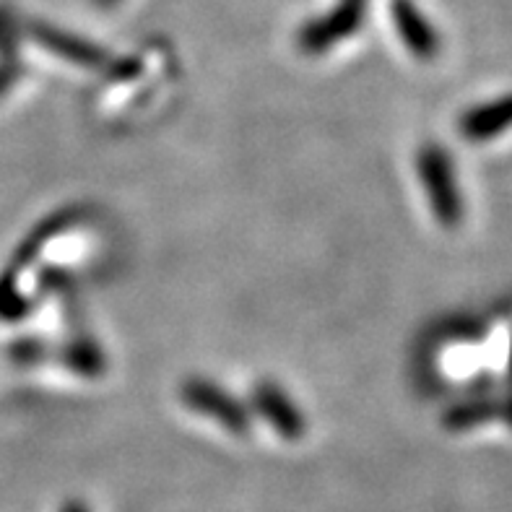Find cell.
<instances>
[{
  "label": "cell",
  "instance_id": "7a4b0ae2",
  "mask_svg": "<svg viewBox=\"0 0 512 512\" xmlns=\"http://www.w3.org/2000/svg\"><path fill=\"white\" fill-rule=\"evenodd\" d=\"M255 403H258L260 416L271 427H276V432L284 435L286 440H299V437L305 435V419H302L297 406L286 398V393L279 385H258L255 388Z\"/></svg>",
  "mask_w": 512,
  "mask_h": 512
},
{
  "label": "cell",
  "instance_id": "5b68a950",
  "mask_svg": "<svg viewBox=\"0 0 512 512\" xmlns=\"http://www.w3.org/2000/svg\"><path fill=\"white\" fill-rule=\"evenodd\" d=\"M63 512H86V510H84V507H81V505H76V502H73V505L65 507Z\"/></svg>",
  "mask_w": 512,
  "mask_h": 512
},
{
  "label": "cell",
  "instance_id": "277c9868",
  "mask_svg": "<svg viewBox=\"0 0 512 512\" xmlns=\"http://www.w3.org/2000/svg\"><path fill=\"white\" fill-rule=\"evenodd\" d=\"M396 24L401 26L403 39H406V45H409L411 50L429 52V47H432V34H429L427 24H424L406 3L396 6Z\"/></svg>",
  "mask_w": 512,
  "mask_h": 512
},
{
  "label": "cell",
  "instance_id": "6da1fadb",
  "mask_svg": "<svg viewBox=\"0 0 512 512\" xmlns=\"http://www.w3.org/2000/svg\"><path fill=\"white\" fill-rule=\"evenodd\" d=\"M182 401L193 406L198 414L211 416L237 435L247 429L245 409L232 396H227L219 385L208 383V380H188L182 385Z\"/></svg>",
  "mask_w": 512,
  "mask_h": 512
},
{
  "label": "cell",
  "instance_id": "3957f363",
  "mask_svg": "<svg viewBox=\"0 0 512 512\" xmlns=\"http://www.w3.org/2000/svg\"><path fill=\"white\" fill-rule=\"evenodd\" d=\"M422 175L427 180V190L432 195V201H435L437 211L442 216L450 214V208H453V198H450V188H448V172H445V164H442V156L435 154V151H427L422 156Z\"/></svg>",
  "mask_w": 512,
  "mask_h": 512
}]
</instances>
